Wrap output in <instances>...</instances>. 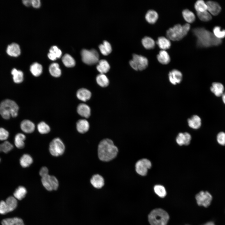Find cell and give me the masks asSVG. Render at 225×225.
<instances>
[{"mask_svg": "<svg viewBox=\"0 0 225 225\" xmlns=\"http://www.w3.org/2000/svg\"><path fill=\"white\" fill-rule=\"evenodd\" d=\"M39 175L42 178L48 175V170L46 167H42L40 170Z\"/></svg>", "mask_w": 225, "mask_h": 225, "instance_id": "obj_49", "label": "cell"}, {"mask_svg": "<svg viewBox=\"0 0 225 225\" xmlns=\"http://www.w3.org/2000/svg\"><path fill=\"white\" fill-rule=\"evenodd\" d=\"M210 90L216 96L220 97L222 96L224 92V87L221 83L214 82L212 84Z\"/></svg>", "mask_w": 225, "mask_h": 225, "instance_id": "obj_23", "label": "cell"}, {"mask_svg": "<svg viewBox=\"0 0 225 225\" xmlns=\"http://www.w3.org/2000/svg\"><path fill=\"white\" fill-rule=\"evenodd\" d=\"M41 181L43 186L48 191L56 190L58 188L59 185L58 180L54 176L48 174L42 178Z\"/></svg>", "mask_w": 225, "mask_h": 225, "instance_id": "obj_10", "label": "cell"}, {"mask_svg": "<svg viewBox=\"0 0 225 225\" xmlns=\"http://www.w3.org/2000/svg\"><path fill=\"white\" fill-rule=\"evenodd\" d=\"M6 52L7 54L11 56L17 57L21 53L19 45L17 43H13L8 46Z\"/></svg>", "mask_w": 225, "mask_h": 225, "instance_id": "obj_18", "label": "cell"}, {"mask_svg": "<svg viewBox=\"0 0 225 225\" xmlns=\"http://www.w3.org/2000/svg\"><path fill=\"white\" fill-rule=\"evenodd\" d=\"M97 66V70L102 74L108 72L110 68L109 64L107 61L105 59H101L99 61Z\"/></svg>", "mask_w": 225, "mask_h": 225, "instance_id": "obj_26", "label": "cell"}, {"mask_svg": "<svg viewBox=\"0 0 225 225\" xmlns=\"http://www.w3.org/2000/svg\"><path fill=\"white\" fill-rule=\"evenodd\" d=\"M191 139V135L188 132H180L176 138V142L180 146L188 145L189 144Z\"/></svg>", "mask_w": 225, "mask_h": 225, "instance_id": "obj_14", "label": "cell"}, {"mask_svg": "<svg viewBox=\"0 0 225 225\" xmlns=\"http://www.w3.org/2000/svg\"><path fill=\"white\" fill-rule=\"evenodd\" d=\"M142 42L144 47L147 49L153 48L155 46V42L151 37L145 36L142 38Z\"/></svg>", "mask_w": 225, "mask_h": 225, "instance_id": "obj_33", "label": "cell"}, {"mask_svg": "<svg viewBox=\"0 0 225 225\" xmlns=\"http://www.w3.org/2000/svg\"><path fill=\"white\" fill-rule=\"evenodd\" d=\"M37 128L39 132L42 134L48 133L50 131L49 126L45 122H42L38 125Z\"/></svg>", "mask_w": 225, "mask_h": 225, "instance_id": "obj_42", "label": "cell"}, {"mask_svg": "<svg viewBox=\"0 0 225 225\" xmlns=\"http://www.w3.org/2000/svg\"><path fill=\"white\" fill-rule=\"evenodd\" d=\"M25 139L26 136L24 134L22 133L17 134L14 138V144L16 147L19 149L23 148L25 146Z\"/></svg>", "mask_w": 225, "mask_h": 225, "instance_id": "obj_29", "label": "cell"}, {"mask_svg": "<svg viewBox=\"0 0 225 225\" xmlns=\"http://www.w3.org/2000/svg\"><path fill=\"white\" fill-rule=\"evenodd\" d=\"M9 132L5 129L0 128V140H6L9 136Z\"/></svg>", "mask_w": 225, "mask_h": 225, "instance_id": "obj_48", "label": "cell"}, {"mask_svg": "<svg viewBox=\"0 0 225 225\" xmlns=\"http://www.w3.org/2000/svg\"><path fill=\"white\" fill-rule=\"evenodd\" d=\"M30 71L34 76L38 77L40 76L42 72V66L38 63H34L30 66Z\"/></svg>", "mask_w": 225, "mask_h": 225, "instance_id": "obj_37", "label": "cell"}, {"mask_svg": "<svg viewBox=\"0 0 225 225\" xmlns=\"http://www.w3.org/2000/svg\"><path fill=\"white\" fill-rule=\"evenodd\" d=\"M62 61L64 65L67 67H72L75 64V62L74 58L70 55L68 54L63 56Z\"/></svg>", "mask_w": 225, "mask_h": 225, "instance_id": "obj_38", "label": "cell"}, {"mask_svg": "<svg viewBox=\"0 0 225 225\" xmlns=\"http://www.w3.org/2000/svg\"><path fill=\"white\" fill-rule=\"evenodd\" d=\"M188 124L189 127L193 129H198L201 125V120L197 115H194L188 119Z\"/></svg>", "mask_w": 225, "mask_h": 225, "instance_id": "obj_20", "label": "cell"}, {"mask_svg": "<svg viewBox=\"0 0 225 225\" xmlns=\"http://www.w3.org/2000/svg\"><path fill=\"white\" fill-rule=\"evenodd\" d=\"M33 162V159L31 156L27 154L23 155L20 159V163L23 168L29 166Z\"/></svg>", "mask_w": 225, "mask_h": 225, "instance_id": "obj_31", "label": "cell"}, {"mask_svg": "<svg viewBox=\"0 0 225 225\" xmlns=\"http://www.w3.org/2000/svg\"><path fill=\"white\" fill-rule=\"evenodd\" d=\"M27 191L26 188L22 186L18 187L13 193L14 197L16 199L21 200L25 196Z\"/></svg>", "mask_w": 225, "mask_h": 225, "instance_id": "obj_36", "label": "cell"}, {"mask_svg": "<svg viewBox=\"0 0 225 225\" xmlns=\"http://www.w3.org/2000/svg\"><path fill=\"white\" fill-rule=\"evenodd\" d=\"M99 48L101 53L104 55H107L111 53L112 48L110 44L107 41L104 40L103 44L99 46Z\"/></svg>", "mask_w": 225, "mask_h": 225, "instance_id": "obj_30", "label": "cell"}, {"mask_svg": "<svg viewBox=\"0 0 225 225\" xmlns=\"http://www.w3.org/2000/svg\"><path fill=\"white\" fill-rule=\"evenodd\" d=\"M77 111L80 115L86 118H88L91 114L90 108L85 104H79L78 106Z\"/></svg>", "mask_w": 225, "mask_h": 225, "instance_id": "obj_19", "label": "cell"}, {"mask_svg": "<svg viewBox=\"0 0 225 225\" xmlns=\"http://www.w3.org/2000/svg\"><path fill=\"white\" fill-rule=\"evenodd\" d=\"M213 34L217 38L221 39L225 37V30L219 26L215 27L213 29Z\"/></svg>", "mask_w": 225, "mask_h": 225, "instance_id": "obj_41", "label": "cell"}, {"mask_svg": "<svg viewBox=\"0 0 225 225\" xmlns=\"http://www.w3.org/2000/svg\"><path fill=\"white\" fill-rule=\"evenodd\" d=\"M190 28V25L188 23L182 25L177 24L169 28L166 31V35L167 38L171 40H180L187 34Z\"/></svg>", "mask_w": 225, "mask_h": 225, "instance_id": "obj_3", "label": "cell"}, {"mask_svg": "<svg viewBox=\"0 0 225 225\" xmlns=\"http://www.w3.org/2000/svg\"><path fill=\"white\" fill-rule=\"evenodd\" d=\"M13 148L12 145L9 142L6 141L0 144V151L7 153L10 151Z\"/></svg>", "mask_w": 225, "mask_h": 225, "instance_id": "obj_45", "label": "cell"}, {"mask_svg": "<svg viewBox=\"0 0 225 225\" xmlns=\"http://www.w3.org/2000/svg\"><path fill=\"white\" fill-rule=\"evenodd\" d=\"M158 17V15L157 12L152 9L148 10L145 16L147 21L151 24L155 23L157 20Z\"/></svg>", "mask_w": 225, "mask_h": 225, "instance_id": "obj_27", "label": "cell"}, {"mask_svg": "<svg viewBox=\"0 0 225 225\" xmlns=\"http://www.w3.org/2000/svg\"><path fill=\"white\" fill-rule=\"evenodd\" d=\"M222 101L225 104V92H224L222 95Z\"/></svg>", "mask_w": 225, "mask_h": 225, "instance_id": "obj_53", "label": "cell"}, {"mask_svg": "<svg viewBox=\"0 0 225 225\" xmlns=\"http://www.w3.org/2000/svg\"><path fill=\"white\" fill-rule=\"evenodd\" d=\"M76 128L78 132L84 133L88 130L89 124L87 120L84 119H80L76 123Z\"/></svg>", "mask_w": 225, "mask_h": 225, "instance_id": "obj_21", "label": "cell"}, {"mask_svg": "<svg viewBox=\"0 0 225 225\" xmlns=\"http://www.w3.org/2000/svg\"><path fill=\"white\" fill-rule=\"evenodd\" d=\"M96 80L97 83L102 87H107L109 83L108 78L104 74H98L96 77Z\"/></svg>", "mask_w": 225, "mask_h": 225, "instance_id": "obj_39", "label": "cell"}, {"mask_svg": "<svg viewBox=\"0 0 225 225\" xmlns=\"http://www.w3.org/2000/svg\"><path fill=\"white\" fill-rule=\"evenodd\" d=\"M154 190L155 193L159 197L163 198L166 194L165 188L162 185H157L154 186Z\"/></svg>", "mask_w": 225, "mask_h": 225, "instance_id": "obj_44", "label": "cell"}, {"mask_svg": "<svg viewBox=\"0 0 225 225\" xmlns=\"http://www.w3.org/2000/svg\"><path fill=\"white\" fill-rule=\"evenodd\" d=\"M41 5L40 1L39 0H32V5L34 8H38L40 7Z\"/></svg>", "mask_w": 225, "mask_h": 225, "instance_id": "obj_50", "label": "cell"}, {"mask_svg": "<svg viewBox=\"0 0 225 225\" xmlns=\"http://www.w3.org/2000/svg\"><path fill=\"white\" fill-rule=\"evenodd\" d=\"M98 152V157L100 160L103 162H108L117 156L118 149L112 140L105 138L99 142Z\"/></svg>", "mask_w": 225, "mask_h": 225, "instance_id": "obj_2", "label": "cell"}, {"mask_svg": "<svg viewBox=\"0 0 225 225\" xmlns=\"http://www.w3.org/2000/svg\"><path fill=\"white\" fill-rule=\"evenodd\" d=\"M2 225H24L23 220L18 218H8L3 220Z\"/></svg>", "mask_w": 225, "mask_h": 225, "instance_id": "obj_28", "label": "cell"}, {"mask_svg": "<svg viewBox=\"0 0 225 225\" xmlns=\"http://www.w3.org/2000/svg\"><path fill=\"white\" fill-rule=\"evenodd\" d=\"M151 167V162L146 158H142L138 160L135 165L136 171L142 176H146L147 174L148 170Z\"/></svg>", "mask_w": 225, "mask_h": 225, "instance_id": "obj_9", "label": "cell"}, {"mask_svg": "<svg viewBox=\"0 0 225 225\" xmlns=\"http://www.w3.org/2000/svg\"><path fill=\"white\" fill-rule=\"evenodd\" d=\"M158 62L163 64H167L170 61V58L168 53L165 50H161L157 55Z\"/></svg>", "mask_w": 225, "mask_h": 225, "instance_id": "obj_25", "label": "cell"}, {"mask_svg": "<svg viewBox=\"0 0 225 225\" xmlns=\"http://www.w3.org/2000/svg\"><path fill=\"white\" fill-rule=\"evenodd\" d=\"M195 198L198 205L205 207L210 205L212 199L211 195L207 191L200 192L196 195Z\"/></svg>", "mask_w": 225, "mask_h": 225, "instance_id": "obj_11", "label": "cell"}, {"mask_svg": "<svg viewBox=\"0 0 225 225\" xmlns=\"http://www.w3.org/2000/svg\"><path fill=\"white\" fill-rule=\"evenodd\" d=\"M0 161H1V159H0Z\"/></svg>", "mask_w": 225, "mask_h": 225, "instance_id": "obj_55", "label": "cell"}, {"mask_svg": "<svg viewBox=\"0 0 225 225\" xmlns=\"http://www.w3.org/2000/svg\"><path fill=\"white\" fill-rule=\"evenodd\" d=\"M20 127L24 132L30 133L34 131L35 126L34 124L31 121L28 120H24L21 122Z\"/></svg>", "mask_w": 225, "mask_h": 225, "instance_id": "obj_17", "label": "cell"}, {"mask_svg": "<svg viewBox=\"0 0 225 225\" xmlns=\"http://www.w3.org/2000/svg\"><path fill=\"white\" fill-rule=\"evenodd\" d=\"M129 64L131 67L135 70L138 71V69L136 64L135 62L131 60L129 61Z\"/></svg>", "mask_w": 225, "mask_h": 225, "instance_id": "obj_51", "label": "cell"}, {"mask_svg": "<svg viewBox=\"0 0 225 225\" xmlns=\"http://www.w3.org/2000/svg\"><path fill=\"white\" fill-rule=\"evenodd\" d=\"M217 140L219 144L225 145V132H219L217 135Z\"/></svg>", "mask_w": 225, "mask_h": 225, "instance_id": "obj_47", "label": "cell"}, {"mask_svg": "<svg viewBox=\"0 0 225 225\" xmlns=\"http://www.w3.org/2000/svg\"><path fill=\"white\" fill-rule=\"evenodd\" d=\"M49 52L51 53L57 58H59L62 55V52L56 46H53L49 50Z\"/></svg>", "mask_w": 225, "mask_h": 225, "instance_id": "obj_46", "label": "cell"}, {"mask_svg": "<svg viewBox=\"0 0 225 225\" xmlns=\"http://www.w3.org/2000/svg\"><path fill=\"white\" fill-rule=\"evenodd\" d=\"M169 218L167 212L160 208L153 210L148 216V221L151 225H166Z\"/></svg>", "mask_w": 225, "mask_h": 225, "instance_id": "obj_5", "label": "cell"}, {"mask_svg": "<svg viewBox=\"0 0 225 225\" xmlns=\"http://www.w3.org/2000/svg\"><path fill=\"white\" fill-rule=\"evenodd\" d=\"M18 110L19 107L17 103L10 99L5 100L0 104V114L5 119H8L11 117H16Z\"/></svg>", "mask_w": 225, "mask_h": 225, "instance_id": "obj_4", "label": "cell"}, {"mask_svg": "<svg viewBox=\"0 0 225 225\" xmlns=\"http://www.w3.org/2000/svg\"><path fill=\"white\" fill-rule=\"evenodd\" d=\"M11 74L13 75V80L15 82L18 83L22 82L23 78V74L22 71L13 68L12 70Z\"/></svg>", "mask_w": 225, "mask_h": 225, "instance_id": "obj_35", "label": "cell"}, {"mask_svg": "<svg viewBox=\"0 0 225 225\" xmlns=\"http://www.w3.org/2000/svg\"><path fill=\"white\" fill-rule=\"evenodd\" d=\"M206 3L207 6V10L212 15L216 16L220 12L221 8L218 2L209 1Z\"/></svg>", "mask_w": 225, "mask_h": 225, "instance_id": "obj_15", "label": "cell"}, {"mask_svg": "<svg viewBox=\"0 0 225 225\" xmlns=\"http://www.w3.org/2000/svg\"><path fill=\"white\" fill-rule=\"evenodd\" d=\"M136 63L138 70L142 71L148 67V60L145 57L134 54L132 59Z\"/></svg>", "mask_w": 225, "mask_h": 225, "instance_id": "obj_12", "label": "cell"}, {"mask_svg": "<svg viewBox=\"0 0 225 225\" xmlns=\"http://www.w3.org/2000/svg\"><path fill=\"white\" fill-rule=\"evenodd\" d=\"M82 61L86 64L92 65L98 63L99 61V55L97 51L94 49H82L81 52Z\"/></svg>", "mask_w": 225, "mask_h": 225, "instance_id": "obj_6", "label": "cell"}, {"mask_svg": "<svg viewBox=\"0 0 225 225\" xmlns=\"http://www.w3.org/2000/svg\"><path fill=\"white\" fill-rule=\"evenodd\" d=\"M49 70L51 75L54 77H58L61 75V70L57 63H53L51 64L49 67Z\"/></svg>", "mask_w": 225, "mask_h": 225, "instance_id": "obj_32", "label": "cell"}, {"mask_svg": "<svg viewBox=\"0 0 225 225\" xmlns=\"http://www.w3.org/2000/svg\"><path fill=\"white\" fill-rule=\"evenodd\" d=\"M49 149L52 156L58 157L63 153L65 150V146L61 140L57 138H54L51 142Z\"/></svg>", "mask_w": 225, "mask_h": 225, "instance_id": "obj_7", "label": "cell"}, {"mask_svg": "<svg viewBox=\"0 0 225 225\" xmlns=\"http://www.w3.org/2000/svg\"><path fill=\"white\" fill-rule=\"evenodd\" d=\"M168 78L170 82L173 85L180 83L182 78V75L179 70L174 69L170 71L168 74Z\"/></svg>", "mask_w": 225, "mask_h": 225, "instance_id": "obj_13", "label": "cell"}, {"mask_svg": "<svg viewBox=\"0 0 225 225\" xmlns=\"http://www.w3.org/2000/svg\"><path fill=\"white\" fill-rule=\"evenodd\" d=\"M204 225H215L214 223L212 222H207Z\"/></svg>", "mask_w": 225, "mask_h": 225, "instance_id": "obj_54", "label": "cell"}, {"mask_svg": "<svg viewBox=\"0 0 225 225\" xmlns=\"http://www.w3.org/2000/svg\"><path fill=\"white\" fill-rule=\"evenodd\" d=\"M17 205V199L12 196L8 198L5 201L0 202V214H4L14 210Z\"/></svg>", "mask_w": 225, "mask_h": 225, "instance_id": "obj_8", "label": "cell"}, {"mask_svg": "<svg viewBox=\"0 0 225 225\" xmlns=\"http://www.w3.org/2000/svg\"><path fill=\"white\" fill-rule=\"evenodd\" d=\"M197 14L199 18L203 21H208L212 18L211 14L207 11L203 12H197Z\"/></svg>", "mask_w": 225, "mask_h": 225, "instance_id": "obj_43", "label": "cell"}, {"mask_svg": "<svg viewBox=\"0 0 225 225\" xmlns=\"http://www.w3.org/2000/svg\"><path fill=\"white\" fill-rule=\"evenodd\" d=\"M76 95L78 99L85 102L90 99L91 96V93L88 90L84 88H82L77 91Z\"/></svg>", "mask_w": 225, "mask_h": 225, "instance_id": "obj_24", "label": "cell"}, {"mask_svg": "<svg viewBox=\"0 0 225 225\" xmlns=\"http://www.w3.org/2000/svg\"><path fill=\"white\" fill-rule=\"evenodd\" d=\"M197 38L196 45L199 48L218 46L222 43L221 39L217 38L213 33L203 27H197L192 30Z\"/></svg>", "mask_w": 225, "mask_h": 225, "instance_id": "obj_1", "label": "cell"}, {"mask_svg": "<svg viewBox=\"0 0 225 225\" xmlns=\"http://www.w3.org/2000/svg\"><path fill=\"white\" fill-rule=\"evenodd\" d=\"M182 16L187 22L192 23L195 20V16L193 12L188 9H184L182 11Z\"/></svg>", "mask_w": 225, "mask_h": 225, "instance_id": "obj_34", "label": "cell"}, {"mask_svg": "<svg viewBox=\"0 0 225 225\" xmlns=\"http://www.w3.org/2000/svg\"><path fill=\"white\" fill-rule=\"evenodd\" d=\"M90 182L93 187L100 189L104 185V180L101 175L96 174L92 176L90 179Z\"/></svg>", "mask_w": 225, "mask_h": 225, "instance_id": "obj_16", "label": "cell"}, {"mask_svg": "<svg viewBox=\"0 0 225 225\" xmlns=\"http://www.w3.org/2000/svg\"><path fill=\"white\" fill-rule=\"evenodd\" d=\"M23 4L27 6H29L32 5V0H24L22 1Z\"/></svg>", "mask_w": 225, "mask_h": 225, "instance_id": "obj_52", "label": "cell"}, {"mask_svg": "<svg viewBox=\"0 0 225 225\" xmlns=\"http://www.w3.org/2000/svg\"><path fill=\"white\" fill-rule=\"evenodd\" d=\"M156 43L160 48L165 50L170 48L171 42L169 39L163 36H160L158 38Z\"/></svg>", "mask_w": 225, "mask_h": 225, "instance_id": "obj_22", "label": "cell"}, {"mask_svg": "<svg viewBox=\"0 0 225 225\" xmlns=\"http://www.w3.org/2000/svg\"><path fill=\"white\" fill-rule=\"evenodd\" d=\"M194 8L197 12H203L207 11V6L204 1L198 0L194 4Z\"/></svg>", "mask_w": 225, "mask_h": 225, "instance_id": "obj_40", "label": "cell"}]
</instances>
